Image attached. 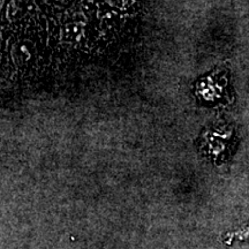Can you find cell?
<instances>
[{"label": "cell", "instance_id": "obj_1", "mask_svg": "<svg viewBox=\"0 0 249 249\" xmlns=\"http://www.w3.org/2000/svg\"><path fill=\"white\" fill-rule=\"evenodd\" d=\"M144 1L0 0V83H34L114 54Z\"/></svg>", "mask_w": 249, "mask_h": 249}]
</instances>
